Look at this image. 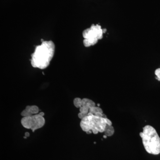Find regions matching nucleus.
<instances>
[{
    "mask_svg": "<svg viewBox=\"0 0 160 160\" xmlns=\"http://www.w3.org/2000/svg\"><path fill=\"white\" fill-rule=\"evenodd\" d=\"M39 114L40 115H41V116H42V117H44V115H45V114H44V112H40V113H39Z\"/></svg>",
    "mask_w": 160,
    "mask_h": 160,
    "instance_id": "obj_16",
    "label": "nucleus"
},
{
    "mask_svg": "<svg viewBox=\"0 0 160 160\" xmlns=\"http://www.w3.org/2000/svg\"><path fill=\"white\" fill-rule=\"evenodd\" d=\"M29 108H30V106H26V109L25 110H23L22 112H21V115L23 117H29L32 115V114L29 111Z\"/></svg>",
    "mask_w": 160,
    "mask_h": 160,
    "instance_id": "obj_8",
    "label": "nucleus"
},
{
    "mask_svg": "<svg viewBox=\"0 0 160 160\" xmlns=\"http://www.w3.org/2000/svg\"><path fill=\"white\" fill-rule=\"evenodd\" d=\"M155 74L156 76V79L158 81H160V68L157 69L155 71Z\"/></svg>",
    "mask_w": 160,
    "mask_h": 160,
    "instance_id": "obj_13",
    "label": "nucleus"
},
{
    "mask_svg": "<svg viewBox=\"0 0 160 160\" xmlns=\"http://www.w3.org/2000/svg\"><path fill=\"white\" fill-rule=\"evenodd\" d=\"M106 118L98 117L94 115H88L82 119L80 126L83 131L86 132L91 130L95 134L104 132L107 125Z\"/></svg>",
    "mask_w": 160,
    "mask_h": 160,
    "instance_id": "obj_3",
    "label": "nucleus"
},
{
    "mask_svg": "<svg viewBox=\"0 0 160 160\" xmlns=\"http://www.w3.org/2000/svg\"><path fill=\"white\" fill-rule=\"evenodd\" d=\"M143 146L149 154L158 155L160 153V138L152 126L147 125L143 128L140 133Z\"/></svg>",
    "mask_w": 160,
    "mask_h": 160,
    "instance_id": "obj_2",
    "label": "nucleus"
},
{
    "mask_svg": "<svg viewBox=\"0 0 160 160\" xmlns=\"http://www.w3.org/2000/svg\"><path fill=\"white\" fill-rule=\"evenodd\" d=\"M25 136L26 137H28L29 136V133L28 132H26L25 133Z\"/></svg>",
    "mask_w": 160,
    "mask_h": 160,
    "instance_id": "obj_15",
    "label": "nucleus"
},
{
    "mask_svg": "<svg viewBox=\"0 0 160 160\" xmlns=\"http://www.w3.org/2000/svg\"><path fill=\"white\" fill-rule=\"evenodd\" d=\"M21 123L24 128L31 129L34 132L36 129H40L44 126L45 120L44 117L39 114H35L23 117L21 120Z\"/></svg>",
    "mask_w": 160,
    "mask_h": 160,
    "instance_id": "obj_5",
    "label": "nucleus"
},
{
    "mask_svg": "<svg viewBox=\"0 0 160 160\" xmlns=\"http://www.w3.org/2000/svg\"><path fill=\"white\" fill-rule=\"evenodd\" d=\"M89 112H91L93 115L96 114L98 112H102L103 113V110L101 108H100L99 107H92V108L89 109Z\"/></svg>",
    "mask_w": 160,
    "mask_h": 160,
    "instance_id": "obj_9",
    "label": "nucleus"
},
{
    "mask_svg": "<svg viewBox=\"0 0 160 160\" xmlns=\"http://www.w3.org/2000/svg\"><path fill=\"white\" fill-rule=\"evenodd\" d=\"M87 116H88V114H85V113L80 112L78 113V118H79L80 119H82L83 118Z\"/></svg>",
    "mask_w": 160,
    "mask_h": 160,
    "instance_id": "obj_14",
    "label": "nucleus"
},
{
    "mask_svg": "<svg viewBox=\"0 0 160 160\" xmlns=\"http://www.w3.org/2000/svg\"><path fill=\"white\" fill-rule=\"evenodd\" d=\"M107 136H106L105 135L104 136H103V138H107Z\"/></svg>",
    "mask_w": 160,
    "mask_h": 160,
    "instance_id": "obj_17",
    "label": "nucleus"
},
{
    "mask_svg": "<svg viewBox=\"0 0 160 160\" xmlns=\"http://www.w3.org/2000/svg\"><path fill=\"white\" fill-rule=\"evenodd\" d=\"M89 109L87 106H82L80 108V112L85 114H88L89 112Z\"/></svg>",
    "mask_w": 160,
    "mask_h": 160,
    "instance_id": "obj_12",
    "label": "nucleus"
},
{
    "mask_svg": "<svg viewBox=\"0 0 160 160\" xmlns=\"http://www.w3.org/2000/svg\"><path fill=\"white\" fill-rule=\"evenodd\" d=\"M73 104L77 108H81L82 106V99L80 98H75L73 100Z\"/></svg>",
    "mask_w": 160,
    "mask_h": 160,
    "instance_id": "obj_10",
    "label": "nucleus"
},
{
    "mask_svg": "<svg viewBox=\"0 0 160 160\" xmlns=\"http://www.w3.org/2000/svg\"><path fill=\"white\" fill-rule=\"evenodd\" d=\"M55 52L54 43L51 41H44L37 46L32 54L31 63L34 68L45 69L49 66Z\"/></svg>",
    "mask_w": 160,
    "mask_h": 160,
    "instance_id": "obj_1",
    "label": "nucleus"
},
{
    "mask_svg": "<svg viewBox=\"0 0 160 160\" xmlns=\"http://www.w3.org/2000/svg\"><path fill=\"white\" fill-rule=\"evenodd\" d=\"M114 129L112 126L107 125L105 131L104 132L105 135L107 137H110L113 135L114 133Z\"/></svg>",
    "mask_w": 160,
    "mask_h": 160,
    "instance_id": "obj_7",
    "label": "nucleus"
},
{
    "mask_svg": "<svg viewBox=\"0 0 160 160\" xmlns=\"http://www.w3.org/2000/svg\"><path fill=\"white\" fill-rule=\"evenodd\" d=\"M29 111L32 114H37L39 111L38 107L36 106H30Z\"/></svg>",
    "mask_w": 160,
    "mask_h": 160,
    "instance_id": "obj_11",
    "label": "nucleus"
},
{
    "mask_svg": "<svg viewBox=\"0 0 160 160\" xmlns=\"http://www.w3.org/2000/svg\"><path fill=\"white\" fill-rule=\"evenodd\" d=\"M86 106L90 109L92 107L95 106V103L89 99L84 98L82 99V106Z\"/></svg>",
    "mask_w": 160,
    "mask_h": 160,
    "instance_id": "obj_6",
    "label": "nucleus"
},
{
    "mask_svg": "<svg viewBox=\"0 0 160 160\" xmlns=\"http://www.w3.org/2000/svg\"><path fill=\"white\" fill-rule=\"evenodd\" d=\"M105 32H106V29H102L100 25L92 24L90 28L83 31L84 46L86 47L94 46L98 43L99 40L102 38L103 34Z\"/></svg>",
    "mask_w": 160,
    "mask_h": 160,
    "instance_id": "obj_4",
    "label": "nucleus"
}]
</instances>
